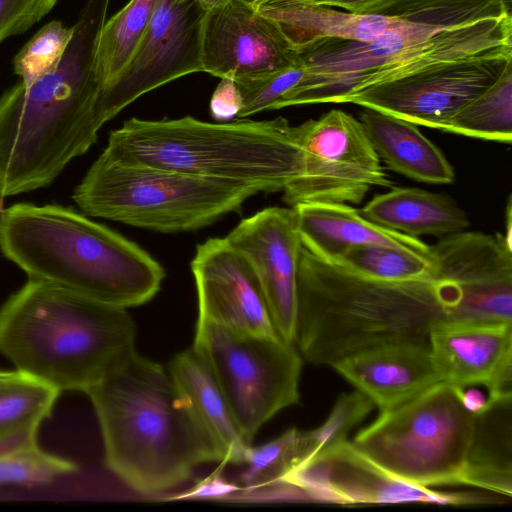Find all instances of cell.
I'll return each instance as SVG.
<instances>
[{
  "mask_svg": "<svg viewBox=\"0 0 512 512\" xmlns=\"http://www.w3.org/2000/svg\"><path fill=\"white\" fill-rule=\"evenodd\" d=\"M408 23L372 41L322 39L298 52L302 80L275 104L346 103L438 65L512 51V0H396Z\"/></svg>",
  "mask_w": 512,
  "mask_h": 512,
  "instance_id": "obj_1",
  "label": "cell"
},
{
  "mask_svg": "<svg viewBox=\"0 0 512 512\" xmlns=\"http://www.w3.org/2000/svg\"><path fill=\"white\" fill-rule=\"evenodd\" d=\"M432 248L430 275L390 282L326 263L302 247L294 342L302 355L332 367L376 346L428 340L435 325L452 318L462 296L455 246L441 239Z\"/></svg>",
  "mask_w": 512,
  "mask_h": 512,
  "instance_id": "obj_2",
  "label": "cell"
},
{
  "mask_svg": "<svg viewBox=\"0 0 512 512\" xmlns=\"http://www.w3.org/2000/svg\"><path fill=\"white\" fill-rule=\"evenodd\" d=\"M85 394L100 424L105 464L131 489L160 493L185 482L200 464H224L217 444L168 369L135 347Z\"/></svg>",
  "mask_w": 512,
  "mask_h": 512,
  "instance_id": "obj_3",
  "label": "cell"
},
{
  "mask_svg": "<svg viewBox=\"0 0 512 512\" xmlns=\"http://www.w3.org/2000/svg\"><path fill=\"white\" fill-rule=\"evenodd\" d=\"M110 0H87L58 64L0 97V197L50 185L96 142V52Z\"/></svg>",
  "mask_w": 512,
  "mask_h": 512,
  "instance_id": "obj_4",
  "label": "cell"
},
{
  "mask_svg": "<svg viewBox=\"0 0 512 512\" xmlns=\"http://www.w3.org/2000/svg\"><path fill=\"white\" fill-rule=\"evenodd\" d=\"M0 251L29 278L121 308L150 301L165 277L136 243L57 204L17 203L1 210Z\"/></svg>",
  "mask_w": 512,
  "mask_h": 512,
  "instance_id": "obj_5",
  "label": "cell"
},
{
  "mask_svg": "<svg viewBox=\"0 0 512 512\" xmlns=\"http://www.w3.org/2000/svg\"><path fill=\"white\" fill-rule=\"evenodd\" d=\"M126 308L29 278L0 308V353L60 392L86 393L134 347Z\"/></svg>",
  "mask_w": 512,
  "mask_h": 512,
  "instance_id": "obj_6",
  "label": "cell"
},
{
  "mask_svg": "<svg viewBox=\"0 0 512 512\" xmlns=\"http://www.w3.org/2000/svg\"><path fill=\"white\" fill-rule=\"evenodd\" d=\"M126 165L240 182L283 191L302 174L296 126L282 118L209 123L131 118L112 131L102 152Z\"/></svg>",
  "mask_w": 512,
  "mask_h": 512,
  "instance_id": "obj_7",
  "label": "cell"
},
{
  "mask_svg": "<svg viewBox=\"0 0 512 512\" xmlns=\"http://www.w3.org/2000/svg\"><path fill=\"white\" fill-rule=\"evenodd\" d=\"M258 192L245 183L121 164L101 154L72 199L89 216L172 233L208 226Z\"/></svg>",
  "mask_w": 512,
  "mask_h": 512,
  "instance_id": "obj_8",
  "label": "cell"
},
{
  "mask_svg": "<svg viewBox=\"0 0 512 512\" xmlns=\"http://www.w3.org/2000/svg\"><path fill=\"white\" fill-rule=\"evenodd\" d=\"M475 422L458 388L438 382L404 403L380 412L352 444L385 471L433 487L462 485Z\"/></svg>",
  "mask_w": 512,
  "mask_h": 512,
  "instance_id": "obj_9",
  "label": "cell"
},
{
  "mask_svg": "<svg viewBox=\"0 0 512 512\" xmlns=\"http://www.w3.org/2000/svg\"><path fill=\"white\" fill-rule=\"evenodd\" d=\"M192 348L210 369L248 443L275 414L299 403L302 359L280 336L198 318Z\"/></svg>",
  "mask_w": 512,
  "mask_h": 512,
  "instance_id": "obj_10",
  "label": "cell"
},
{
  "mask_svg": "<svg viewBox=\"0 0 512 512\" xmlns=\"http://www.w3.org/2000/svg\"><path fill=\"white\" fill-rule=\"evenodd\" d=\"M303 154L301 176L283 190L301 203H360L373 187H391L359 120L342 110L296 126Z\"/></svg>",
  "mask_w": 512,
  "mask_h": 512,
  "instance_id": "obj_11",
  "label": "cell"
},
{
  "mask_svg": "<svg viewBox=\"0 0 512 512\" xmlns=\"http://www.w3.org/2000/svg\"><path fill=\"white\" fill-rule=\"evenodd\" d=\"M205 13L198 0H158L136 53L99 97L96 114L100 126L143 94L182 76L203 72Z\"/></svg>",
  "mask_w": 512,
  "mask_h": 512,
  "instance_id": "obj_12",
  "label": "cell"
},
{
  "mask_svg": "<svg viewBox=\"0 0 512 512\" xmlns=\"http://www.w3.org/2000/svg\"><path fill=\"white\" fill-rule=\"evenodd\" d=\"M512 68V51L480 55L365 88L346 103L445 130L467 103Z\"/></svg>",
  "mask_w": 512,
  "mask_h": 512,
  "instance_id": "obj_13",
  "label": "cell"
},
{
  "mask_svg": "<svg viewBox=\"0 0 512 512\" xmlns=\"http://www.w3.org/2000/svg\"><path fill=\"white\" fill-rule=\"evenodd\" d=\"M280 484L311 499L338 504L490 502L481 494L442 492L406 482L385 471L347 440L294 467Z\"/></svg>",
  "mask_w": 512,
  "mask_h": 512,
  "instance_id": "obj_14",
  "label": "cell"
},
{
  "mask_svg": "<svg viewBox=\"0 0 512 512\" xmlns=\"http://www.w3.org/2000/svg\"><path fill=\"white\" fill-rule=\"evenodd\" d=\"M201 60L203 72L235 82L301 64L277 25L251 0H227L206 11Z\"/></svg>",
  "mask_w": 512,
  "mask_h": 512,
  "instance_id": "obj_15",
  "label": "cell"
},
{
  "mask_svg": "<svg viewBox=\"0 0 512 512\" xmlns=\"http://www.w3.org/2000/svg\"><path fill=\"white\" fill-rule=\"evenodd\" d=\"M226 239L250 264L277 333L294 344L303 247L294 209H263L243 219Z\"/></svg>",
  "mask_w": 512,
  "mask_h": 512,
  "instance_id": "obj_16",
  "label": "cell"
},
{
  "mask_svg": "<svg viewBox=\"0 0 512 512\" xmlns=\"http://www.w3.org/2000/svg\"><path fill=\"white\" fill-rule=\"evenodd\" d=\"M191 270L199 319L240 332L279 336L250 264L226 237L199 244Z\"/></svg>",
  "mask_w": 512,
  "mask_h": 512,
  "instance_id": "obj_17",
  "label": "cell"
},
{
  "mask_svg": "<svg viewBox=\"0 0 512 512\" xmlns=\"http://www.w3.org/2000/svg\"><path fill=\"white\" fill-rule=\"evenodd\" d=\"M331 368L365 394L380 412L441 382L428 340L376 346L348 356Z\"/></svg>",
  "mask_w": 512,
  "mask_h": 512,
  "instance_id": "obj_18",
  "label": "cell"
},
{
  "mask_svg": "<svg viewBox=\"0 0 512 512\" xmlns=\"http://www.w3.org/2000/svg\"><path fill=\"white\" fill-rule=\"evenodd\" d=\"M303 247L318 259L337 264L350 248L382 245L432 257V245L381 227L345 203H301L292 207Z\"/></svg>",
  "mask_w": 512,
  "mask_h": 512,
  "instance_id": "obj_19",
  "label": "cell"
},
{
  "mask_svg": "<svg viewBox=\"0 0 512 512\" xmlns=\"http://www.w3.org/2000/svg\"><path fill=\"white\" fill-rule=\"evenodd\" d=\"M428 342L441 381L487 389L498 367L512 355V324L445 320L432 328Z\"/></svg>",
  "mask_w": 512,
  "mask_h": 512,
  "instance_id": "obj_20",
  "label": "cell"
},
{
  "mask_svg": "<svg viewBox=\"0 0 512 512\" xmlns=\"http://www.w3.org/2000/svg\"><path fill=\"white\" fill-rule=\"evenodd\" d=\"M255 9L271 19L298 53L322 39L372 41L389 31L405 26L409 17L356 14L296 0H251Z\"/></svg>",
  "mask_w": 512,
  "mask_h": 512,
  "instance_id": "obj_21",
  "label": "cell"
},
{
  "mask_svg": "<svg viewBox=\"0 0 512 512\" xmlns=\"http://www.w3.org/2000/svg\"><path fill=\"white\" fill-rule=\"evenodd\" d=\"M359 121L376 154L389 169L418 182L454 181V168L418 125L369 108L361 112Z\"/></svg>",
  "mask_w": 512,
  "mask_h": 512,
  "instance_id": "obj_22",
  "label": "cell"
},
{
  "mask_svg": "<svg viewBox=\"0 0 512 512\" xmlns=\"http://www.w3.org/2000/svg\"><path fill=\"white\" fill-rule=\"evenodd\" d=\"M359 213L381 227L412 237L450 235L470 225L464 210L451 198L415 187L378 194Z\"/></svg>",
  "mask_w": 512,
  "mask_h": 512,
  "instance_id": "obj_23",
  "label": "cell"
},
{
  "mask_svg": "<svg viewBox=\"0 0 512 512\" xmlns=\"http://www.w3.org/2000/svg\"><path fill=\"white\" fill-rule=\"evenodd\" d=\"M167 369L179 389L189 398L217 444L223 463L242 465L252 444L240 432L229 405L204 360L191 347L175 355Z\"/></svg>",
  "mask_w": 512,
  "mask_h": 512,
  "instance_id": "obj_24",
  "label": "cell"
},
{
  "mask_svg": "<svg viewBox=\"0 0 512 512\" xmlns=\"http://www.w3.org/2000/svg\"><path fill=\"white\" fill-rule=\"evenodd\" d=\"M462 485L512 496V400L491 402L475 414Z\"/></svg>",
  "mask_w": 512,
  "mask_h": 512,
  "instance_id": "obj_25",
  "label": "cell"
},
{
  "mask_svg": "<svg viewBox=\"0 0 512 512\" xmlns=\"http://www.w3.org/2000/svg\"><path fill=\"white\" fill-rule=\"evenodd\" d=\"M60 391L22 370H0V453L37 443Z\"/></svg>",
  "mask_w": 512,
  "mask_h": 512,
  "instance_id": "obj_26",
  "label": "cell"
},
{
  "mask_svg": "<svg viewBox=\"0 0 512 512\" xmlns=\"http://www.w3.org/2000/svg\"><path fill=\"white\" fill-rule=\"evenodd\" d=\"M157 2L130 0L118 13L106 19L96 52V75L101 93L114 83L136 53Z\"/></svg>",
  "mask_w": 512,
  "mask_h": 512,
  "instance_id": "obj_27",
  "label": "cell"
},
{
  "mask_svg": "<svg viewBox=\"0 0 512 512\" xmlns=\"http://www.w3.org/2000/svg\"><path fill=\"white\" fill-rule=\"evenodd\" d=\"M463 136L510 144L512 141V68L486 91L462 107L445 130Z\"/></svg>",
  "mask_w": 512,
  "mask_h": 512,
  "instance_id": "obj_28",
  "label": "cell"
},
{
  "mask_svg": "<svg viewBox=\"0 0 512 512\" xmlns=\"http://www.w3.org/2000/svg\"><path fill=\"white\" fill-rule=\"evenodd\" d=\"M335 265L362 277L395 282L430 275L435 269V260L434 253L427 257L406 249L359 245L348 249Z\"/></svg>",
  "mask_w": 512,
  "mask_h": 512,
  "instance_id": "obj_29",
  "label": "cell"
},
{
  "mask_svg": "<svg viewBox=\"0 0 512 512\" xmlns=\"http://www.w3.org/2000/svg\"><path fill=\"white\" fill-rule=\"evenodd\" d=\"M373 407V402L358 390L339 395L325 421L317 428L301 433L295 467L346 441L349 432Z\"/></svg>",
  "mask_w": 512,
  "mask_h": 512,
  "instance_id": "obj_30",
  "label": "cell"
},
{
  "mask_svg": "<svg viewBox=\"0 0 512 512\" xmlns=\"http://www.w3.org/2000/svg\"><path fill=\"white\" fill-rule=\"evenodd\" d=\"M301 431L290 428L277 438L248 448L240 481L248 491L280 484L295 467L299 457Z\"/></svg>",
  "mask_w": 512,
  "mask_h": 512,
  "instance_id": "obj_31",
  "label": "cell"
},
{
  "mask_svg": "<svg viewBox=\"0 0 512 512\" xmlns=\"http://www.w3.org/2000/svg\"><path fill=\"white\" fill-rule=\"evenodd\" d=\"M78 470L76 463L37 443L0 453V485H46Z\"/></svg>",
  "mask_w": 512,
  "mask_h": 512,
  "instance_id": "obj_32",
  "label": "cell"
},
{
  "mask_svg": "<svg viewBox=\"0 0 512 512\" xmlns=\"http://www.w3.org/2000/svg\"><path fill=\"white\" fill-rule=\"evenodd\" d=\"M72 36L73 26L67 28L56 20L44 25L14 58V72L21 78V83L29 86L54 70Z\"/></svg>",
  "mask_w": 512,
  "mask_h": 512,
  "instance_id": "obj_33",
  "label": "cell"
},
{
  "mask_svg": "<svg viewBox=\"0 0 512 512\" xmlns=\"http://www.w3.org/2000/svg\"><path fill=\"white\" fill-rule=\"evenodd\" d=\"M304 76L302 64L267 75L236 82L243 99L239 117L254 115L263 110H273L275 104Z\"/></svg>",
  "mask_w": 512,
  "mask_h": 512,
  "instance_id": "obj_34",
  "label": "cell"
},
{
  "mask_svg": "<svg viewBox=\"0 0 512 512\" xmlns=\"http://www.w3.org/2000/svg\"><path fill=\"white\" fill-rule=\"evenodd\" d=\"M57 2L58 0H0V42L31 28Z\"/></svg>",
  "mask_w": 512,
  "mask_h": 512,
  "instance_id": "obj_35",
  "label": "cell"
},
{
  "mask_svg": "<svg viewBox=\"0 0 512 512\" xmlns=\"http://www.w3.org/2000/svg\"><path fill=\"white\" fill-rule=\"evenodd\" d=\"M243 99L237 83L231 78H220L210 100V113L217 121H228L238 116Z\"/></svg>",
  "mask_w": 512,
  "mask_h": 512,
  "instance_id": "obj_36",
  "label": "cell"
},
{
  "mask_svg": "<svg viewBox=\"0 0 512 512\" xmlns=\"http://www.w3.org/2000/svg\"><path fill=\"white\" fill-rule=\"evenodd\" d=\"M219 466L211 475L198 482L189 491L179 495L177 498H214L231 494L240 487L225 481L221 476L224 464Z\"/></svg>",
  "mask_w": 512,
  "mask_h": 512,
  "instance_id": "obj_37",
  "label": "cell"
},
{
  "mask_svg": "<svg viewBox=\"0 0 512 512\" xmlns=\"http://www.w3.org/2000/svg\"><path fill=\"white\" fill-rule=\"evenodd\" d=\"M396 0H319L315 5L342 8L356 14H378Z\"/></svg>",
  "mask_w": 512,
  "mask_h": 512,
  "instance_id": "obj_38",
  "label": "cell"
},
{
  "mask_svg": "<svg viewBox=\"0 0 512 512\" xmlns=\"http://www.w3.org/2000/svg\"><path fill=\"white\" fill-rule=\"evenodd\" d=\"M511 197L508 198L505 216V231L502 235L505 243L512 248V209H511Z\"/></svg>",
  "mask_w": 512,
  "mask_h": 512,
  "instance_id": "obj_39",
  "label": "cell"
},
{
  "mask_svg": "<svg viewBox=\"0 0 512 512\" xmlns=\"http://www.w3.org/2000/svg\"><path fill=\"white\" fill-rule=\"evenodd\" d=\"M198 2L205 11H210L224 5L227 0H198Z\"/></svg>",
  "mask_w": 512,
  "mask_h": 512,
  "instance_id": "obj_40",
  "label": "cell"
},
{
  "mask_svg": "<svg viewBox=\"0 0 512 512\" xmlns=\"http://www.w3.org/2000/svg\"><path fill=\"white\" fill-rule=\"evenodd\" d=\"M305 4L315 5L319 0H296Z\"/></svg>",
  "mask_w": 512,
  "mask_h": 512,
  "instance_id": "obj_41",
  "label": "cell"
}]
</instances>
